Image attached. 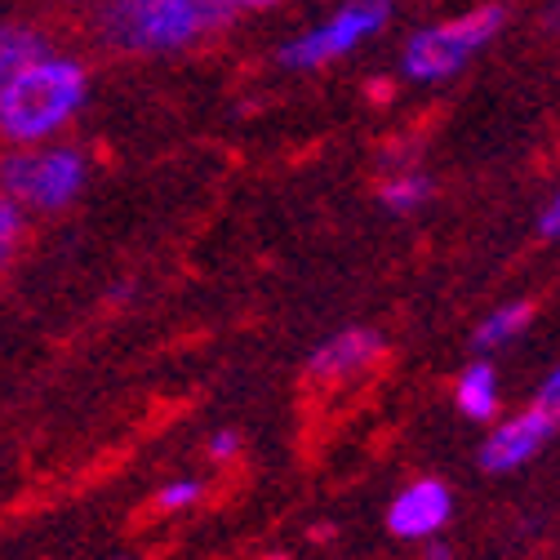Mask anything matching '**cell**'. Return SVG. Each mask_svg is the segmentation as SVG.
Returning a JSON list of instances; mask_svg holds the SVG:
<instances>
[{
    "label": "cell",
    "mask_w": 560,
    "mask_h": 560,
    "mask_svg": "<svg viewBox=\"0 0 560 560\" xmlns=\"http://www.w3.org/2000/svg\"><path fill=\"white\" fill-rule=\"evenodd\" d=\"M90 183V156L72 143H27L0 156V196L27 214H62Z\"/></svg>",
    "instance_id": "obj_3"
},
{
    "label": "cell",
    "mask_w": 560,
    "mask_h": 560,
    "mask_svg": "<svg viewBox=\"0 0 560 560\" xmlns=\"http://www.w3.org/2000/svg\"><path fill=\"white\" fill-rule=\"evenodd\" d=\"M423 560H454V547L441 534H432V538H423Z\"/></svg>",
    "instance_id": "obj_19"
},
{
    "label": "cell",
    "mask_w": 560,
    "mask_h": 560,
    "mask_svg": "<svg viewBox=\"0 0 560 560\" xmlns=\"http://www.w3.org/2000/svg\"><path fill=\"white\" fill-rule=\"evenodd\" d=\"M90 98V67L77 54L49 49L0 85V143H49L81 116Z\"/></svg>",
    "instance_id": "obj_1"
},
{
    "label": "cell",
    "mask_w": 560,
    "mask_h": 560,
    "mask_svg": "<svg viewBox=\"0 0 560 560\" xmlns=\"http://www.w3.org/2000/svg\"><path fill=\"white\" fill-rule=\"evenodd\" d=\"M209 5H219L223 14H241V10H271L280 0H209Z\"/></svg>",
    "instance_id": "obj_17"
},
{
    "label": "cell",
    "mask_w": 560,
    "mask_h": 560,
    "mask_svg": "<svg viewBox=\"0 0 560 560\" xmlns=\"http://www.w3.org/2000/svg\"><path fill=\"white\" fill-rule=\"evenodd\" d=\"M454 516V494L441 480H409L387 508V529L400 542H423L441 534Z\"/></svg>",
    "instance_id": "obj_8"
},
{
    "label": "cell",
    "mask_w": 560,
    "mask_h": 560,
    "mask_svg": "<svg viewBox=\"0 0 560 560\" xmlns=\"http://www.w3.org/2000/svg\"><path fill=\"white\" fill-rule=\"evenodd\" d=\"M209 458H219V463H228V458H236L241 454V432H232V428H223V432H214L209 436Z\"/></svg>",
    "instance_id": "obj_16"
},
{
    "label": "cell",
    "mask_w": 560,
    "mask_h": 560,
    "mask_svg": "<svg viewBox=\"0 0 560 560\" xmlns=\"http://www.w3.org/2000/svg\"><path fill=\"white\" fill-rule=\"evenodd\" d=\"M387 357V338L370 325H347L338 334H329L316 352L307 357V383L316 387H342L365 378L378 361Z\"/></svg>",
    "instance_id": "obj_6"
},
{
    "label": "cell",
    "mask_w": 560,
    "mask_h": 560,
    "mask_svg": "<svg viewBox=\"0 0 560 560\" xmlns=\"http://www.w3.org/2000/svg\"><path fill=\"white\" fill-rule=\"evenodd\" d=\"M432 178L428 174H418V170H400V174H392V178H383V187H378V200H383V209H392V214H413V209H423L428 200H432Z\"/></svg>",
    "instance_id": "obj_12"
},
{
    "label": "cell",
    "mask_w": 560,
    "mask_h": 560,
    "mask_svg": "<svg viewBox=\"0 0 560 560\" xmlns=\"http://www.w3.org/2000/svg\"><path fill=\"white\" fill-rule=\"evenodd\" d=\"M58 49L54 36L40 27V23H27V19H0V85L10 77H19L27 62H36L40 54Z\"/></svg>",
    "instance_id": "obj_9"
},
{
    "label": "cell",
    "mask_w": 560,
    "mask_h": 560,
    "mask_svg": "<svg viewBox=\"0 0 560 560\" xmlns=\"http://www.w3.org/2000/svg\"><path fill=\"white\" fill-rule=\"evenodd\" d=\"M454 405L463 409V418H471V423L499 418V374H494V365L471 361L454 383Z\"/></svg>",
    "instance_id": "obj_10"
},
{
    "label": "cell",
    "mask_w": 560,
    "mask_h": 560,
    "mask_svg": "<svg viewBox=\"0 0 560 560\" xmlns=\"http://www.w3.org/2000/svg\"><path fill=\"white\" fill-rule=\"evenodd\" d=\"M556 436V423L538 409L529 405L525 413L516 418H503V423L489 428L485 445H480V467L494 471V476H508V471H521L525 463H534V454Z\"/></svg>",
    "instance_id": "obj_7"
},
{
    "label": "cell",
    "mask_w": 560,
    "mask_h": 560,
    "mask_svg": "<svg viewBox=\"0 0 560 560\" xmlns=\"http://www.w3.org/2000/svg\"><path fill=\"white\" fill-rule=\"evenodd\" d=\"M503 23H508L503 5H480V10H467L458 19H445V23H432L423 32H413L405 40V54H400L405 81L436 85V81L458 77L463 67L503 32Z\"/></svg>",
    "instance_id": "obj_4"
},
{
    "label": "cell",
    "mask_w": 560,
    "mask_h": 560,
    "mask_svg": "<svg viewBox=\"0 0 560 560\" xmlns=\"http://www.w3.org/2000/svg\"><path fill=\"white\" fill-rule=\"evenodd\" d=\"M534 320V307L529 303H508L499 312H489L476 329H471V347L476 352H494V347H508L512 338H521Z\"/></svg>",
    "instance_id": "obj_11"
},
{
    "label": "cell",
    "mask_w": 560,
    "mask_h": 560,
    "mask_svg": "<svg viewBox=\"0 0 560 560\" xmlns=\"http://www.w3.org/2000/svg\"><path fill=\"white\" fill-rule=\"evenodd\" d=\"M392 19V0H347L342 10H334L320 27L294 36L290 45H280V67L290 72H312V67H325L342 54L361 49L370 36H378Z\"/></svg>",
    "instance_id": "obj_5"
},
{
    "label": "cell",
    "mask_w": 560,
    "mask_h": 560,
    "mask_svg": "<svg viewBox=\"0 0 560 560\" xmlns=\"http://www.w3.org/2000/svg\"><path fill=\"white\" fill-rule=\"evenodd\" d=\"M534 405H538V409H542V413L551 418V423L560 428V365H556V370H551V374L542 378V387H538Z\"/></svg>",
    "instance_id": "obj_15"
},
{
    "label": "cell",
    "mask_w": 560,
    "mask_h": 560,
    "mask_svg": "<svg viewBox=\"0 0 560 560\" xmlns=\"http://www.w3.org/2000/svg\"><path fill=\"white\" fill-rule=\"evenodd\" d=\"M232 14L209 0H98L94 32L116 54H183L209 40Z\"/></svg>",
    "instance_id": "obj_2"
},
{
    "label": "cell",
    "mask_w": 560,
    "mask_h": 560,
    "mask_svg": "<svg viewBox=\"0 0 560 560\" xmlns=\"http://www.w3.org/2000/svg\"><path fill=\"white\" fill-rule=\"evenodd\" d=\"M551 23L560 27V0H556V5H551Z\"/></svg>",
    "instance_id": "obj_20"
},
{
    "label": "cell",
    "mask_w": 560,
    "mask_h": 560,
    "mask_svg": "<svg viewBox=\"0 0 560 560\" xmlns=\"http://www.w3.org/2000/svg\"><path fill=\"white\" fill-rule=\"evenodd\" d=\"M77 5H85V0H77Z\"/></svg>",
    "instance_id": "obj_21"
},
{
    "label": "cell",
    "mask_w": 560,
    "mask_h": 560,
    "mask_svg": "<svg viewBox=\"0 0 560 560\" xmlns=\"http://www.w3.org/2000/svg\"><path fill=\"white\" fill-rule=\"evenodd\" d=\"M27 236H32V214L19 209L10 196H0V276L19 262V254L27 249Z\"/></svg>",
    "instance_id": "obj_13"
},
{
    "label": "cell",
    "mask_w": 560,
    "mask_h": 560,
    "mask_svg": "<svg viewBox=\"0 0 560 560\" xmlns=\"http://www.w3.org/2000/svg\"><path fill=\"white\" fill-rule=\"evenodd\" d=\"M200 499H205V480H196V476H178V480L161 485L156 508H161V512H187V508H196Z\"/></svg>",
    "instance_id": "obj_14"
},
{
    "label": "cell",
    "mask_w": 560,
    "mask_h": 560,
    "mask_svg": "<svg viewBox=\"0 0 560 560\" xmlns=\"http://www.w3.org/2000/svg\"><path fill=\"white\" fill-rule=\"evenodd\" d=\"M538 232H542V236H560V191H556V196H551V205L542 209Z\"/></svg>",
    "instance_id": "obj_18"
}]
</instances>
